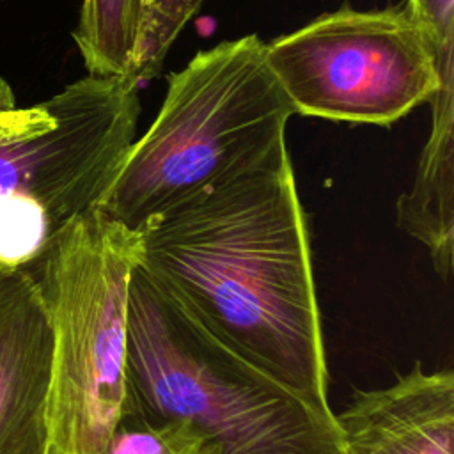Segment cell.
Wrapping results in <instances>:
<instances>
[{
  "label": "cell",
  "instance_id": "1",
  "mask_svg": "<svg viewBox=\"0 0 454 454\" xmlns=\"http://www.w3.org/2000/svg\"><path fill=\"white\" fill-rule=\"evenodd\" d=\"M138 268L211 337L330 408L307 216L291 158L137 229Z\"/></svg>",
  "mask_w": 454,
  "mask_h": 454
},
{
  "label": "cell",
  "instance_id": "2",
  "mask_svg": "<svg viewBox=\"0 0 454 454\" xmlns=\"http://www.w3.org/2000/svg\"><path fill=\"white\" fill-rule=\"evenodd\" d=\"M293 106L264 41L248 34L168 74L163 103L135 138L99 207L129 229L289 158Z\"/></svg>",
  "mask_w": 454,
  "mask_h": 454
},
{
  "label": "cell",
  "instance_id": "3",
  "mask_svg": "<svg viewBox=\"0 0 454 454\" xmlns=\"http://www.w3.org/2000/svg\"><path fill=\"white\" fill-rule=\"evenodd\" d=\"M124 406L190 422L204 436V454L344 452L332 408L234 355L138 264L128 293Z\"/></svg>",
  "mask_w": 454,
  "mask_h": 454
},
{
  "label": "cell",
  "instance_id": "4",
  "mask_svg": "<svg viewBox=\"0 0 454 454\" xmlns=\"http://www.w3.org/2000/svg\"><path fill=\"white\" fill-rule=\"evenodd\" d=\"M140 234L101 207L64 225L32 275L50 328L46 454H105L126 399L128 293Z\"/></svg>",
  "mask_w": 454,
  "mask_h": 454
},
{
  "label": "cell",
  "instance_id": "5",
  "mask_svg": "<svg viewBox=\"0 0 454 454\" xmlns=\"http://www.w3.org/2000/svg\"><path fill=\"white\" fill-rule=\"evenodd\" d=\"M138 87L87 73L23 106L0 76V271H32L64 225L99 207L137 138Z\"/></svg>",
  "mask_w": 454,
  "mask_h": 454
},
{
  "label": "cell",
  "instance_id": "6",
  "mask_svg": "<svg viewBox=\"0 0 454 454\" xmlns=\"http://www.w3.org/2000/svg\"><path fill=\"white\" fill-rule=\"evenodd\" d=\"M266 62L294 114L390 126L417 106L433 112L429 144L454 145V94L406 5L349 4L264 43Z\"/></svg>",
  "mask_w": 454,
  "mask_h": 454
},
{
  "label": "cell",
  "instance_id": "7",
  "mask_svg": "<svg viewBox=\"0 0 454 454\" xmlns=\"http://www.w3.org/2000/svg\"><path fill=\"white\" fill-rule=\"evenodd\" d=\"M51 328L34 275L0 271V454H46Z\"/></svg>",
  "mask_w": 454,
  "mask_h": 454
},
{
  "label": "cell",
  "instance_id": "8",
  "mask_svg": "<svg viewBox=\"0 0 454 454\" xmlns=\"http://www.w3.org/2000/svg\"><path fill=\"white\" fill-rule=\"evenodd\" d=\"M346 454H454V372L420 362L335 413Z\"/></svg>",
  "mask_w": 454,
  "mask_h": 454
},
{
  "label": "cell",
  "instance_id": "9",
  "mask_svg": "<svg viewBox=\"0 0 454 454\" xmlns=\"http://www.w3.org/2000/svg\"><path fill=\"white\" fill-rule=\"evenodd\" d=\"M147 5L149 0H82L73 39L89 74L138 83Z\"/></svg>",
  "mask_w": 454,
  "mask_h": 454
},
{
  "label": "cell",
  "instance_id": "10",
  "mask_svg": "<svg viewBox=\"0 0 454 454\" xmlns=\"http://www.w3.org/2000/svg\"><path fill=\"white\" fill-rule=\"evenodd\" d=\"M204 436L186 420L124 406L105 454H204Z\"/></svg>",
  "mask_w": 454,
  "mask_h": 454
},
{
  "label": "cell",
  "instance_id": "11",
  "mask_svg": "<svg viewBox=\"0 0 454 454\" xmlns=\"http://www.w3.org/2000/svg\"><path fill=\"white\" fill-rule=\"evenodd\" d=\"M204 0H149L138 83L160 74L167 53Z\"/></svg>",
  "mask_w": 454,
  "mask_h": 454
},
{
  "label": "cell",
  "instance_id": "12",
  "mask_svg": "<svg viewBox=\"0 0 454 454\" xmlns=\"http://www.w3.org/2000/svg\"><path fill=\"white\" fill-rule=\"evenodd\" d=\"M342 454H346V452H342Z\"/></svg>",
  "mask_w": 454,
  "mask_h": 454
}]
</instances>
